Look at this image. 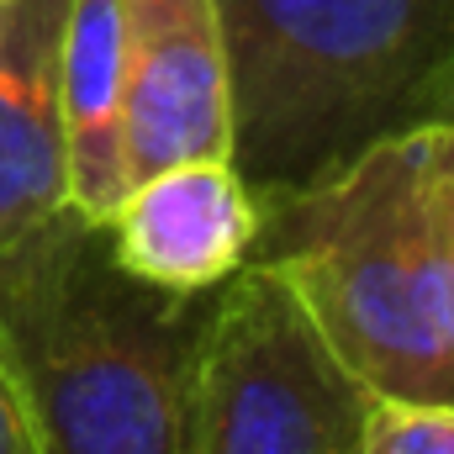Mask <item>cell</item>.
<instances>
[{"label": "cell", "instance_id": "1", "mask_svg": "<svg viewBox=\"0 0 454 454\" xmlns=\"http://www.w3.org/2000/svg\"><path fill=\"white\" fill-rule=\"evenodd\" d=\"M217 296L132 275L69 201L0 248V354L37 450L180 454Z\"/></svg>", "mask_w": 454, "mask_h": 454}, {"label": "cell", "instance_id": "2", "mask_svg": "<svg viewBox=\"0 0 454 454\" xmlns=\"http://www.w3.org/2000/svg\"><path fill=\"white\" fill-rule=\"evenodd\" d=\"M434 127L380 137L323 185L259 201L243 254L291 286L370 396L454 402V275Z\"/></svg>", "mask_w": 454, "mask_h": 454}, {"label": "cell", "instance_id": "3", "mask_svg": "<svg viewBox=\"0 0 454 454\" xmlns=\"http://www.w3.org/2000/svg\"><path fill=\"white\" fill-rule=\"evenodd\" d=\"M217 21L254 207L454 116V0H217Z\"/></svg>", "mask_w": 454, "mask_h": 454}, {"label": "cell", "instance_id": "4", "mask_svg": "<svg viewBox=\"0 0 454 454\" xmlns=\"http://www.w3.org/2000/svg\"><path fill=\"white\" fill-rule=\"evenodd\" d=\"M370 391L264 264L223 280L180 454H359Z\"/></svg>", "mask_w": 454, "mask_h": 454}, {"label": "cell", "instance_id": "5", "mask_svg": "<svg viewBox=\"0 0 454 454\" xmlns=\"http://www.w3.org/2000/svg\"><path fill=\"white\" fill-rule=\"evenodd\" d=\"M127 191L185 159H232V74L217 0H121Z\"/></svg>", "mask_w": 454, "mask_h": 454}, {"label": "cell", "instance_id": "6", "mask_svg": "<svg viewBox=\"0 0 454 454\" xmlns=\"http://www.w3.org/2000/svg\"><path fill=\"white\" fill-rule=\"evenodd\" d=\"M106 227L132 275L164 291H212L243 264L259 207L232 159H185L137 180Z\"/></svg>", "mask_w": 454, "mask_h": 454}, {"label": "cell", "instance_id": "7", "mask_svg": "<svg viewBox=\"0 0 454 454\" xmlns=\"http://www.w3.org/2000/svg\"><path fill=\"white\" fill-rule=\"evenodd\" d=\"M64 21L69 0H0V248L69 201Z\"/></svg>", "mask_w": 454, "mask_h": 454}, {"label": "cell", "instance_id": "8", "mask_svg": "<svg viewBox=\"0 0 454 454\" xmlns=\"http://www.w3.org/2000/svg\"><path fill=\"white\" fill-rule=\"evenodd\" d=\"M59 96H64V148H69V207L106 223L127 196L121 0H69Z\"/></svg>", "mask_w": 454, "mask_h": 454}, {"label": "cell", "instance_id": "9", "mask_svg": "<svg viewBox=\"0 0 454 454\" xmlns=\"http://www.w3.org/2000/svg\"><path fill=\"white\" fill-rule=\"evenodd\" d=\"M359 454H454V402L370 396Z\"/></svg>", "mask_w": 454, "mask_h": 454}, {"label": "cell", "instance_id": "10", "mask_svg": "<svg viewBox=\"0 0 454 454\" xmlns=\"http://www.w3.org/2000/svg\"><path fill=\"white\" fill-rule=\"evenodd\" d=\"M0 454H43L32 439V423H27V407L16 396V380L5 370V354H0Z\"/></svg>", "mask_w": 454, "mask_h": 454}, {"label": "cell", "instance_id": "11", "mask_svg": "<svg viewBox=\"0 0 454 454\" xmlns=\"http://www.w3.org/2000/svg\"><path fill=\"white\" fill-rule=\"evenodd\" d=\"M434 180H439V207H444V232H450V275H454V116L434 127Z\"/></svg>", "mask_w": 454, "mask_h": 454}]
</instances>
